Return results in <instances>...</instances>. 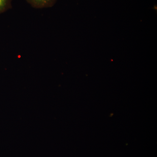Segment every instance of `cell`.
I'll return each instance as SVG.
<instances>
[{
  "label": "cell",
  "mask_w": 157,
  "mask_h": 157,
  "mask_svg": "<svg viewBox=\"0 0 157 157\" xmlns=\"http://www.w3.org/2000/svg\"><path fill=\"white\" fill-rule=\"evenodd\" d=\"M57 0H26L33 8L36 9L51 8L55 4Z\"/></svg>",
  "instance_id": "cell-1"
},
{
  "label": "cell",
  "mask_w": 157,
  "mask_h": 157,
  "mask_svg": "<svg viewBox=\"0 0 157 157\" xmlns=\"http://www.w3.org/2000/svg\"><path fill=\"white\" fill-rule=\"evenodd\" d=\"M12 0H0V14L11 9Z\"/></svg>",
  "instance_id": "cell-2"
}]
</instances>
